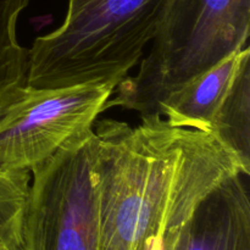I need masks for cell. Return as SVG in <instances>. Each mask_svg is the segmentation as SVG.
<instances>
[{
	"instance_id": "cell-4",
	"label": "cell",
	"mask_w": 250,
	"mask_h": 250,
	"mask_svg": "<svg viewBox=\"0 0 250 250\" xmlns=\"http://www.w3.org/2000/svg\"><path fill=\"white\" fill-rule=\"evenodd\" d=\"M115 89L111 83L24 85L0 117V168L31 171L50 158L71 137L93 128Z\"/></svg>"
},
{
	"instance_id": "cell-3",
	"label": "cell",
	"mask_w": 250,
	"mask_h": 250,
	"mask_svg": "<svg viewBox=\"0 0 250 250\" xmlns=\"http://www.w3.org/2000/svg\"><path fill=\"white\" fill-rule=\"evenodd\" d=\"M94 138L81 132L31 170L22 250H99Z\"/></svg>"
},
{
	"instance_id": "cell-7",
	"label": "cell",
	"mask_w": 250,
	"mask_h": 250,
	"mask_svg": "<svg viewBox=\"0 0 250 250\" xmlns=\"http://www.w3.org/2000/svg\"><path fill=\"white\" fill-rule=\"evenodd\" d=\"M210 136L239 161L244 175H250V58L239 68L221 106L217 110Z\"/></svg>"
},
{
	"instance_id": "cell-2",
	"label": "cell",
	"mask_w": 250,
	"mask_h": 250,
	"mask_svg": "<svg viewBox=\"0 0 250 250\" xmlns=\"http://www.w3.org/2000/svg\"><path fill=\"white\" fill-rule=\"evenodd\" d=\"M250 0H164L148 55L117 84L105 110L160 114L163 100L226 56L248 46Z\"/></svg>"
},
{
	"instance_id": "cell-1",
	"label": "cell",
	"mask_w": 250,
	"mask_h": 250,
	"mask_svg": "<svg viewBox=\"0 0 250 250\" xmlns=\"http://www.w3.org/2000/svg\"><path fill=\"white\" fill-rule=\"evenodd\" d=\"M141 117L136 127L111 119L93 126L99 250H160L209 193L244 175L210 134L160 114Z\"/></svg>"
},
{
	"instance_id": "cell-9",
	"label": "cell",
	"mask_w": 250,
	"mask_h": 250,
	"mask_svg": "<svg viewBox=\"0 0 250 250\" xmlns=\"http://www.w3.org/2000/svg\"><path fill=\"white\" fill-rule=\"evenodd\" d=\"M29 186V171L0 168V250H22Z\"/></svg>"
},
{
	"instance_id": "cell-6",
	"label": "cell",
	"mask_w": 250,
	"mask_h": 250,
	"mask_svg": "<svg viewBox=\"0 0 250 250\" xmlns=\"http://www.w3.org/2000/svg\"><path fill=\"white\" fill-rule=\"evenodd\" d=\"M249 58L248 45L190 78L163 100L160 115L171 126L209 134L217 110L233 84L241 66Z\"/></svg>"
},
{
	"instance_id": "cell-5",
	"label": "cell",
	"mask_w": 250,
	"mask_h": 250,
	"mask_svg": "<svg viewBox=\"0 0 250 250\" xmlns=\"http://www.w3.org/2000/svg\"><path fill=\"white\" fill-rule=\"evenodd\" d=\"M239 175L217 186L160 250H250V198Z\"/></svg>"
},
{
	"instance_id": "cell-8",
	"label": "cell",
	"mask_w": 250,
	"mask_h": 250,
	"mask_svg": "<svg viewBox=\"0 0 250 250\" xmlns=\"http://www.w3.org/2000/svg\"><path fill=\"white\" fill-rule=\"evenodd\" d=\"M29 0H0V117L26 85L28 49L17 38V21Z\"/></svg>"
}]
</instances>
